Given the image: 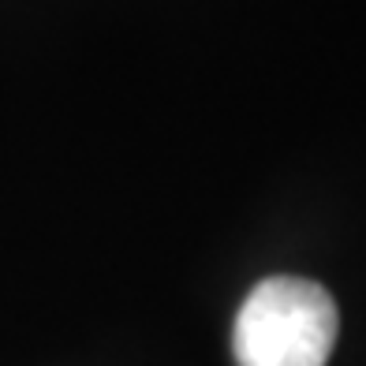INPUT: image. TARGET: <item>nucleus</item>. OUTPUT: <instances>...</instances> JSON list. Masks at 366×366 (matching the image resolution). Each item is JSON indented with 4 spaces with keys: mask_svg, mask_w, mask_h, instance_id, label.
I'll return each instance as SVG.
<instances>
[{
    "mask_svg": "<svg viewBox=\"0 0 366 366\" xmlns=\"http://www.w3.org/2000/svg\"><path fill=\"white\" fill-rule=\"evenodd\" d=\"M337 344V303L303 277H269L239 307L232 352L239 366H325Z\"/></svg>",
    "mask_w": 366,
    "mask_h": 366,
    "instance_id": "obj_1",
    "label": "nucleus"
}]
</instances>
